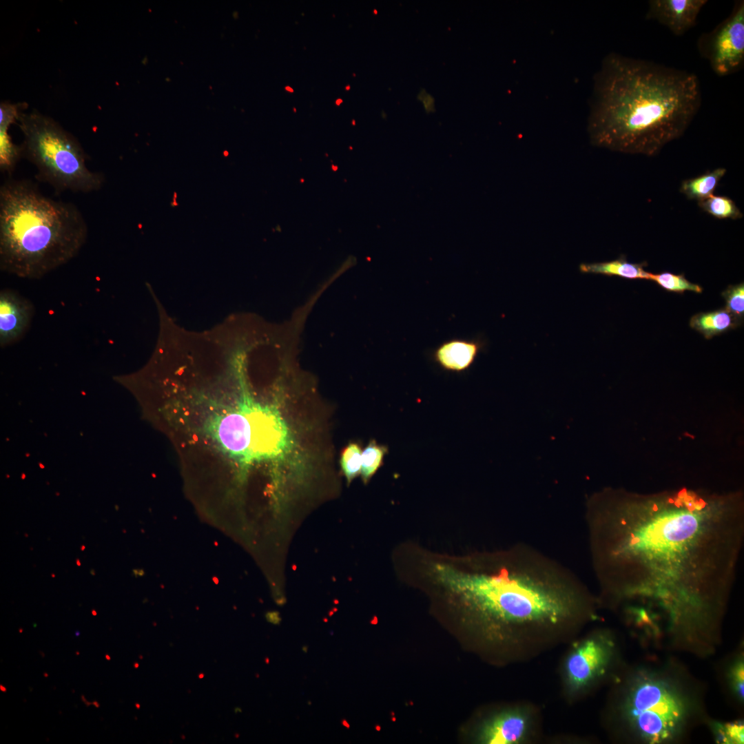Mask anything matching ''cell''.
Masks as SVG:
<instances>
[{
    "label": "cell",
    "instance_id": "3957f363",
    "mask_svg": "<svg viewBox=\"0 0 744 744\" xmlns=\"http://www.w3.org/2000/svg\"><path fill=\"white\" fill-rule=\"evenodd\" d=\"M701 103L695 74L611 52L594 77L590 141L614 152L655 156L684 134Z\"/></svg>",
    "mask_w": 744,
    "mask_h": 744
},
{
    "label": "cell",
    "instance_id": "603a6c76",
    "mask_svg": "<svg viewBox=\"0 0 744 744\" xmlns=\"http://www.w3.org/2000/svg\"><path fill=\"white\" fill-rule=\"evenodd\" d=\"M726 301L725 309L741 321L744 315V285L743 282L731 285L722 293Z\"/></svg>",
    "mask_w": 744,
    "mask_h": 744
},
{
    "label": "cell",
    "instance_id": "7a4b0ae2",
    "mask_svg": "<svg viewBox=\"0 0 744 744\" xmlns=\"http://www.w3.org/2000/svg\"><path fill=\"white\" fill-rule=\"evenodd\" d=\"M437 579L463 598L486 643L509 663L530 661L581 634L596 601L552 570L518 561L492 572L435 566Z\"/></svg>",
    "mask_w": 744,
    "mask_h": 744
},
{
    "label": "cell",
    "instance_id": "9a60e30c",
    "mask_svg": "<svg viewBox=\"0 0 744 744\" xmlns=\"http://www.w3.org/2000/svg\"><path fill=\"white\" fill-rule=\"evenodd\" d=\"M741 323L738 319L725 309L693 316L690 321V327L701 333L706 339L735 328Z\"/></svg>",
    "mask_w": 744,
    "mask_h": 744
},
{
    "label": "cell",
    "instance_id": "8d00e7d4",
    "mask_svg": "<svg viewBox=\"0 0 744 744\" xmlns=\"http://www.w3.org/2000/svg\"><path fill=\"white\" fill-rule=\"evenodd\" d=\"M52 577H55L54 574H52Z\"/></svg>",
    "mask_w": 744,
    "mask_h": 744
},
{
    "label": "cell",
    "instance_id": "ba28073f",
    "mask_svg": "<svg viewBox=\"0 0 744 744\" xmlns=\"http://www.w3.org/2000/svg\"><path fill=\"white\" fill-rule=\"evenodd\" d=\"M540 709L518 701L484 719L476 730L477 741L486 744H531L542 736Z\"/></svg>",
    "mask_w": 744,
    "mask_h": 744
},
{
    "label": "cell",
    "instance_id": "9c48e42d",
    "mask_svg": "<svg viewBox=\"0 0 744 744\" xmlns=\"http://www.w3.org/2000/svg\"><path fill=\"white\" fill-rule=\"evenodd\" d=\"M703 52L714 72L726 76L741 68L744 60V3H736L731 14L704 40Z\"/></svg>",
    "mask_w": 744,
    "mask_h": 744
},
{
    "label": "cell",
    "instance_id": "d590c367",
    "mask_svg": "<svg viewBox=\"0 0 744 744\" xmlns=\"http://www.w3.org/2000/svg\"><path fill=\"white\" fill-rule=\"evenodd\" d=\"M349 88H350V87H349V86H347V87H346V89H347V90H349Z\"/></svg>",
    "mask_w": 744,
    "mask_h": 744
},
{
    "label": "cell",
    "instance_id": "4dcf8cb0",
    "mask_svg": "<svg viewBox=\"0 0 744 744\" xmlns=\"http://www.w3.org/2000/svg\"><path fill=\"white\" fill-rule=\"evenodd\" d=\"M105 659L108 661L110 660V657L108 654H105Z\"/></svg>",
    "mask_w": 744,
    "mask_h": 744
},
{
    "label": "cell",
    "instance_id": "8fae6325",
    "mask_svg": "<svg viewBox=\"0 0 744 744\" xmlns=\"http://www.w3.org/2000/svg\"><path fill=\"white\" fill-rule=\"evenodd\" d=\"M706 0H651L648 19L657 21L676 35H682L696 23Z\"/></svg>",
    "mask_w": 744,
    "mask_h": 744
},
{
    "label": "cell",
    "instance_id": "52a82bcc",
    "mask_svg": "<svg viewBox=\"0 0 744 744\" xmlns=\"http://www.w3.org/2000/svg\"><path fill=\"white\" fill-rule=\"evenodd\" d=\"M559 667L561 693L574 704L621 669L620 649L612 631L597 628L580 634L566 645Z\"/></svg>",
    "mask_w": 744,
    "mask_h": 744
},
{
    "label": "cell",
    "instance_id": "ac0fdd59",
    "mask_svg": "<svg viewBox=\"0 0 744 744\" xmlns=\"http://www.w3.org/2000/svg\"><path fill=\"white\" fill-rule=\"evenodd\" d=\"M648 280H652L668 291L683 293L686 291L701 293L703 288L687 280L683 274L670 272L652 273L649 272Z\"/></svg>",
    "mask_w": 744,
    "mask_h": 744
},
{
    "label": "cell",
    "instance_id": "cb8c5ba5",
    "mask_svg": "<svg viewBox=\"0 0 744 744\" xmlns=\"http://www.w3.org/2000/svg\"><path fill=\"white\" fill-rule=\"evenodd\" d=\"M342 100L341 99H337V100L335 101V104H336L337 105H340V104L342 103Z\"/></svg>",
    "mask_w": 744,
    "mask_h": 744
},
{
    "label": "cell",
    "instance_id": "4fadbf2b",
    "mask_svg": "<svg viewBox=\"0 0 744 744\" xmlns=\"http://www.w3.org/2000/svg\"><path fill=\"white\" fill-rule=\"evenodd\" d=\"M19 105L1 103L0 105V169L10 173L22 156L21 147L15 145L8 134L12 123L19 117Z\"/></svg>",
    "mask_w": 744,
    "mask_h": 744
},
{
    "label": "cell",
    "instance_id": "836d02e7",
    "mask_svg": "<svg viewBox=\"0 0 744 744\" xmlns=\"http://www.w3.org/2000/svg\"><path fill=\"white\" fill-rule=\"evenodd\" d=\"M79 634H80V632H76V633H75V634H76V636L79 635Z\"/></svg>",
    "mask_w": 744,
    "mask_h": 744
},
{
    "label": "cell",
    "instance_id": "d6a6232c",
    "mask_svg": "<svg viewBox=\"0 0 744 744\" xmlns=\"http://www.w3.org/2000/svg\"><path fill=\"white\" fill-rule=\"evenodd\" d=\"M19 632H20V633H21V632H23V629L20 628V629L19 630Z\"/></svg>",
    "mask_w": 744,
    "mask_h": 744
},
{
    "label": "cell",
    "instance_id": "44dd1931",
    "mask_svg": "<svg viewBox=\"0 0 744 744\" xmlns=\"http://www.w3.org/2000/svg\"><path fill=\"white\" fill-rule=\"evenodd\" d=\"M727 681L732 695L739 701H743L744 662L740 654L730 663L727 671Z\"/></svg>",
    "mask_w": 744,
    "mask_h": 744
},
{
    "label": "cell",
    "instance_id": "e0dca14e",
    "mask_svg": "<svg viewBox=\"0 0 744 744\" xmlns=\"http://www.w3.org/2000/svg\"><path fill=\"white\" fill-rule=\"evenodd\" d=\"M698 205L703 211L718 219L737 220L743 217L735 203L725 196L713 194L698 202Z\"/></svg>",
    "mask_w": 744,
    "mask_h": 744
},
{
    "label": "cell",
    "instance_id": "f1b7e54d",
    "mask_svg": "<svg viewBox=\"0 0 744 744\" xmlns=\"http://www.w3.org/2000/svg\"><path fill=\"white\" fill-rule=\"evenodd\" d=\"M92 615H94V616H96V615L97 614V612H96V610H92Z\"/></svg>",
    "mask_w": 744,
    "mask_h": 744
},
{
    "label": "cell",
    "instance_id": "1f68e13d",
    "mask_svg": "<svg viewBox=\"0 0 744 744\" xmlns=\"http://www.w3.org/2000/svg\"><path fill=\"white\" fill-rule=\"evenodd\" d=\"M85 548V546L83 545V546H81V551H83Z\"/></svg>",
    "mask_w": 744,
    "mask_h": 744
},
{
    "label": "cell",
    "instance_id": "30bf717a",
    "mask_svg": "<svg viewBox=\"0 0 744 744\" xmlns=\"http://www.w3.org/2000/svg\"><path fill=\"white\" fill-rule=\"evenodd\" d=\"M34 315L32 303L18 292L0 291V346L19 341L28 331Z\"/></svg>",
    "mask_w": 744,
    "mask_h": 744
},
{
    "label": "cell",
    "instance_id": "83f0119b",
    "mask_svg": "<svg viewBox=\"0 0 744 744\" xmlns=\"http://www.w3.org/2000/svg\"><path fill=\"white\" fill-rule=\"evenodd\" d=\"M307 649H308V648H307V646H303V647H302V650H303V651H304V652H307Z\"/></svg>",
    "mask_w": 744,
    "mask_h": 744
},
{
    "label": "cell",
    "instance_id": "e575fe53",
    "mask_svg": "<svg viewBox=\"0 0 744 744\" xmlns=\"http://www.w3.org/2000/svg\"><path fill=\"white\" fill-rule=\"evenodd\" d=\"M43 674H44V676H45V677H47L48 676V674L47 673H44Z\"/></svg>",
    "mask_w": 744,
    "mask_h": 744
},
{
    "label": "cell",
    "instance_id": "8992f818",
    "mask_svg": "<svg viewBox=\"0 0 744 744\" xmlns=\"http://www.w3.org/2000/svg\"><path fill=\"white\" fill-rule=\"evenodd\" d=\"M23 135L22 155L39 177L59 190L89 193L99 190L105 179L90 170L78 141L52 118L39 112L20 114Z\"/></svg>",
    "mask_w": 744,
    "mask_h": 744
},
{
    "label": "cell",
    "instance_id": "6da1fadb",
    "mask_svg": "<svg viewBox=\"0 0 744 744\" xmlns=\"http://www.w3.org/2000/svg\"><path fill=\"white\" fill-rule=\"evenodd\" d=\"M588 515L606 602L644 626L664 619L688 639L718 632L743 540L741 493L606 489Z\"/></svg>",
    "mask_w": 744,
    "mask_h": 744
},
{
    "label": "cell",
    "instance_id": "5bb4252c",
    "mask_svg": "<svg viewBox=\"0 0 744 744\" xmlns=\"http://www.w3.org/2000/svg\"><path fill=\"white\" fill-rule=\"evenodd\" d=\"M646 263H632L625 257L601 262L581 263L579 271L584 273L619 276L628 279H648L649 272L643 269Z\"/></svg>",
    "mask_w": 744,
    "mask_h": 744
},
{
    "label": "cell",
    "instance_id": "5b68a950",
    "mask_svg": "<svg viewBox=\"0 0 744 744\" xmlns=\"http://www.w3.org/2000/svg\"><path fill=\"white\" fill-rule=\"evenodd\" d=\"M669 668L621 669L611 680L605 712L617 737L648 744L680 739L699 714V702L685 681Z\"/></svg>",
    "mask_w": 744,
    "mask_h": 744
},
{
    "label": "cell",
    "instance_id": "7402d4cb",
    "mask_svg": "<svg viewBox=\"0 0 744 744\" xmlns=\"http://www.w3.org/2000/svg\"><path fill=\"white\" fill-rule=\"evenodd\" d=\"M714 725V724H713ZM716 739L719 743L741 744L744 741V725L741 721L719 723L713 725Z\"/></svg>",
    "mask_w": 744,
    "mask_h": 744
},
{
    "label": "cell",
    "instance_id": "d4e9b609",
    "mask_svg": "<svg viewBox=\"0 0 744 744\" xmlns=\"http://www.w3.org/2000/svg\"><path fill=\"white\" fill-rule=\"evenodd\" d=\"M285 90H286L287 91H288V92H293V89H292V88H291V87H289V86H287V87H285Z\"/></svg>",
    "mask_w": 744,
    "mask_h": 744
},
{
    "label": "cell",
    "instance_id": "4316f807",
    "mask_svg": "<svg viewBox=\"0 0 744 744\" xmlns=\"http://www.w3.org/2000/svg\"><path fill=\"white\" fill-rule=\"evenodd\" d=\"M76 563L77 566H81V561H80L79 559H76Z\"/></svg>",
    "mask_w": 744,
    "mask_h": 744
},
{
    "label": "cell",
    "instance_id": "2e32d148",
    "mask_svg": "<svg viewBox=\"0 0 744 744\" xmlns=\"http://www.w3.org/2000/svg\"><path fill=\"white\" fill-rule=\"evenodd\" d=\"M726 173L725 168H716L681 183L680 192L688 199L698 202L713 195L719 181Z\"/></svg>",
    "mask_w": 744,
    "mask_h": 744
},
{
    "label": "cell",
    "instance_id": "f546056e",
    "mask_svg": "<svg viewBox=\"0 0 744 744\" xmlns=\"http://www.w3.org/2000/svg\"><path fill=\"white\" fill-rule=\"evenodd\" d=\"M90 573H91V575H95V571H94V569H91V570H90Z\"/></svg>",
    "mask_w": 744,
    "mask_h": 744
},
{
    "label": "cell",
    "instance_id": "ffe728a7",
    "mask_svg": "<svg viewBox=\"0 0 744 744\" xmlns=\"http://www.w3.org/2000/svg\"><path fill=\"white\" fill-rule=\"evenodd\" d=\"M362 452L361 447L358 444L351 442L345 447L342 453L341 468L349 483L360 474Z\"/></svg>",
    "mask_w": 744,
    "mask_h": 744
},
{
    "label": "cell",
    "instance_id": "74e56055",
    "mask_svg": "<svg viewBox=\"0 0 744 744\" xmlns=\"http://www.w3.org/2000/svg\"><path fill=\"white\" fill-rule=\"evenodd\" d=\"M76 654L77 655H79V652L77 651V652H76Z\"/></svg>",
    "mask_w": 744,
    "mask_h": 744
},
{
    "label": "cell",
    "instance_id": "7c38bea8",
    "mask_svg": "<svg viewBox=\"0 0 744 744\" xmlns=\"http://www.w3.org/2000/svg\"><path fill=\"white\" fill-rule=\"evenodd\" d=\"M482 347L479 340L453 339L442 343L434 351L433 358L444 370L462 372L473 364Z\"/></svg>",
    "mask_w": 744,
    "mask_h": 744
},
{
    "label": "cell",
    "instance_id": "484cf974",
    "mask_svg": "<svg viewBox=\"0 0 744 744\" xmlns=\"http://www.w3.org/2000/svg\"><path fill=\"white\" fill-rule=\"evenodd\" d=\"M0 689L3 692H6V690H7L6 688L4 686H3L2 685H0Z\"/></svg>",
    "mask_w": 744,
    "mask_h": 744
},
{
    "label": "cell",
    "instance_id": "277c9868",
    "mask_svg": "<svg viewBox=\"0 0 744 744\" xmlns=\"http://www.w3.org/2000/svg\"><path fill=\"white\" fill-rule=\"evenodd\" d=\"M88 234L74 204L52 199L25 180L0 188V269L30 280L43 278L75 258Z\"/></svg>",
    "mask_w": 744,
    "mask_h": 744
},
{
    "label": "cell",
    "instance_id": "d6986e66",
    "mask_svg": "<svg viewBox=\"0 0 744 744\" xmlns=\"http://www.w3.org/2000/svg\"><path fill=\"white\" fill-rule=\"evenodd\" d=\"M388 449L385 446L371 440L362 452L360 474L364 482H367L383 463Z\"/></svg>",
    "mask_w": 744,
    "mask_h": 744
}]
</instances>
